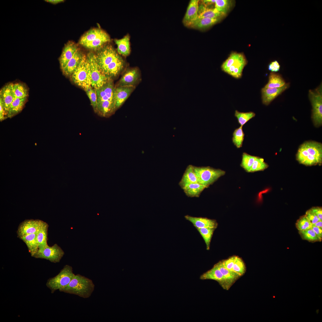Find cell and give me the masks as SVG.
Instances as JSON below:
<instances>
[{
	"instance_id": "cell-1",
	"label": "cell",
	"mask_w": 322,
	"mask_h": 322,
	"mask_svg": "<svg viewBox=\"0 0 322 322\" xmlns=\"http://www.w3.org/2000/svg\"><path fill=\"white\" fill-rule=\"evenodd\" d=\"M95 55L98 69L109 78L117 77L124 70V61L111 45H104Z\"/></svg>"
},
{
	"instance_id": "cell-6",
	"label": "cell",
	"mask_w": 322,
	"mask_h": 322,
	"mask_svg": "<svg viewBox=\"0 0 322 322\" xmlns=\"http://www.w3.org/2000/svg\"><path fill=\"white\" fill-rule=\"evenodd\" d=\"M193 169L198 182L208 187L225 174V171L209 166L196 167Z\"/></svg>"
},
{
	"instance_id": "cell-22",
	"label": "cell",
	"mask_w": 322,
	"mask_h": 322,
	"mask_svg": "<svg viewBox=\"0 0 322 322\" xmlns=\"http://www.w3.org/2000/svg\"><path fill=\"white\" fill-rule=\"evenodd\" d=\"M185 218L191 222L196 228L211 227L216 228L218 225L216 221L206 218L193 217L186 215Z\"/></svg>"
},
{
	"instance_id": "cell-31",
	"label": "cell",
	"mask_w": 322,
	"mask_h": 322,
	"mask_svg": "<svg viewBox=\"0 0 322 322\" xmlns=\"http://www.w3.org/2000/svg\"><path fill=\"white\" fill-rule=\"evenodd\" d=\"M27 99V97L23 98H16L11 105L8 112V117L11 118L21 112Z\"/></svg>"
},
{
	"instance_id": "cell-14",
	"label": "cell",
	"mask_w": 322,
	"mask_h": 322,
	"mask_svg": "<svg viewBox=\"0 0 322 322\" xmlns=\"http://www.w3.org/2000/svg\"><path fill=\"white\" fill-rule=\"evenodd\" d=\"M16 98L13 89V83L8 84L1 89L0 102L1 103L7 115L11 104Z\"/></svg>"
},
{
	"instance_id": "cell-37",
	"label": "cell",
	"mask_w": 322,
	"mask_h": 322,
	"mask_svg": "<svg viewBox=\"0 0 322 322\" xmlns=\"http://www.w3.org/2000/svg\"><path fill=\"white\" fill-rule=\"evenodd\" d=\"M13 89L16 98H23L27 97L28 95V89L23 83L13 84Z\"/></svg>"
},
{
	"instance_id": "cell-20",
	"label": "cell",
	"mask_w": 322,
	"mask_h": 322,
	"mask_svg": "<svg viewBox=\"0 0 322 322\" xmlns=\"http://www.w3.org/2000/svg\"><path fill=\"white\" fill-rule=\"evenodd\" d=\"M199 2L198 0H191L189 2L182 20L185 26L189 27L198 17Z\"/></svg>"
},
{
	"instance_id": "cell-2",
	"label": "cell",
	"mask_w": 322,
	"mask_h": 322,
	"mask_svg": "<svg viewBox=\"0 0 322 322\" xmlns=\"http://www.w3.org/2000/svg\"><path fill=\"white\" fill-rule=\"evenodd\" d=\"M115 86L112 79L101 87L95 89L97 95L96 112L100 116L107 117L116 111L114 104Z\"/></svg>"
},
{
	"instance_id": "cell-29",
	"label": "cell",
	"mask_w": 322,
	"mask_h": 322,
	"mask_svg": "<svg viewBox=\"0 0 322 322\" xmlns=\"http://www.w3.org/2000/svg\"><path fill=\"white\" fill-rule=\"evenodd\" d=\"M48 227V225L43 221L41 227L36 233L38 249L43 248L48 245L47 241Z\"/></svg>"
},
{
	"instance_id": "cell-7",
	"label": "cell",
	"mask_w": 322,
	"mask_h": 322,
	"mask_svg": "<svg viewBox=\"0 0 322 322\" xmlns=\"http://www.w3.org/2000/svg\"><path fill=\"white\" fill-rule=\"evenodd\" d=\"M322 85L314 90H310L309 97L312 106V119L315 126L322 124Z\"/></svg>"
},
{
	"instance_id": "cell-32",
	"label": "cell",
	"mask_w": 322,
	"mask_h": 322,
	"mask_svg": "<svg viewBox=\"0 0 322 322\" xmlns=\"http://www.w3.org/2000/svg\"><path fill=\"white\" fill-rule=\"evenodd\" d=\"M286 84L285 82L280 75L271 72L269 76V80L265 87L270 88H277L281 87Z\"/></svg>"
},
{
	"instance_id": "cell-30",
	"label": "cell",
	"mask_w": 322,
	"mask_h": 322,
	"mask_svg": "<svg viewBox=\"0 0 322 322\" xmlns=\"http://www.w3.org/2000/svg\"><path fill=\"white\" fill-rule=\"evenodd\" d=\"M208 188L198 182L193 183L185 187L183 189L186 195L189 197H199L201 192Z\"/></svg>"
},
{
	"instance_id": "cell-11",
	"label": "cell",
	"mask_w": 322,
	"mask_h": 322,
	"mask_svg": "<svg viewBox=\"0 0 322 322\" xmlns=\"http://www.w3.org/2000/svg\"><path fill=\"white\" fill-rule=\"evenodd\" d=\"M64 254L62 249L56 244L52 246L48 245L43 248L38 249L36 253L33 257L36 258L43 259L50 262H59Z\"/></svg>"
},
{
	"instance_id": "cell-25",
	"label": "cell",
	"mask_w": 322,
	"mask_h": 322,
	"mask_svg": "<svg viewBox=\"0 0 322 322\" xmlns=\"http://www.w3.org/2000/svg\"><path fill=\"white\" fill-rule=\"evenodd\" d=\"M220 19H214L198 17L189 27L199 30L210 27L217 23Z\"/></svg>"
},
{
	"instance_id": "cell-42",
	"label": "cell",
	"mask_w": 322,
	"mask_h": 322,
	"mask_svg": "<svg viewBox=\"0 0 322 322\" xmlns=\"http://www.w3.org/2000/svg\"><path fill=\"white\" fill-rule=\"evenodd\" d=\"M312 226L305 215L301 217L295 223V226L299 231H303L311 227Z\"/></svg>"
},
{
	"instance_id": "cell-9",
	"label": "cell",
	"mask_w": 322,
	"mask_h": 322,
	"mask_svg": "<svg viewBox=\"0 0 322 322\" xmlns=\"http://www.w3.org/2000/svg\"><path fill=\"white\" fill-rule=\"evenodd\" d=\"M71 76L73 81L84 90L91 86L90 72L85 55H84L78 66Z\"/></svg>"
},
{
	"instance_id": "cell-50",
	"label": "cell",
	"mask_w": 322,
	"mask_h": 322,
	"mask_svg": "<svg viewBox=\"0 0 322 322\" xmlns=\"http://www.w3.org/2000/svg\"><path fill=\"white\" fill-rule=\"evenodd\" d=\"M315 232L321 241L322 239V229L312 225L311 227Z\"/></svg>"
},
{
	"instance_id": "cell-47",
	"label": "cell",
	"mask_w": 322,
	"mask_h": 322,
	"mask_svg": "<svg viewBox=\"0 0 322 322\" xmlns=\"http://www.w3.org/2000/svg\"><path fill=\"white\" fill-rule=\"evenodd\" d=\"M280 66L278 62L275 61L271 62L268 65V68L269 70L272 72H275L279 71Z\"/></svg>"
},
{
	"instance_id": "cell-43",
	"label": "cell",
	"mask_w": 322,
	"mask_h": 322,
	"mask_svg": "<svg viewBox=\"0 0 322 322\" xmlns=\"http://www.w3.org/2000/svg\"><path fill=\"white\" fill-rule=\"evenodd\" d=\"M90 101L93 110L96 112L97 107V95L96 89L91 86L85 90Z\"/></svg>"
},
{
	"instance_id": "cell-8",
	"label": "cell",
	"mask_w": 322,
	"mask_h": 322,
	"mask_svg": "<svg viewBox=\"0 0 322 322\" xmlns=\"http://www.w3.org/2000/svg\"><path fill=\"white\" fill-rule=\"evenodd\" d=\"M86 57L90 72L91 86L95 89H98L111 79L104 75L99 70L95 54L89 52Z\"/></svg>"
},
{
	"instance_id": "cell-17",
	"label": "cell",
	"mask_w": 322,
	"mask_h": 322,
	"mask_svg": "<svg viewBox=\"0 0 322 322\" xmlns=\"http://www.w3.org/2000/svg\"><path fill=\"white\" fill-rule=\"evenodd\" d=\"M247 61L243 54L240 53L239 57L228 68L226 73L236 79L241 78L242 71Z\"/></svg>"
},
{
	"instance_id": "cell-46",
	"label": "cell",
	"mask_w": 322,
	"mask_h": 322,
	"mask_svg": "<svg viewBox=\"0 0 322 322\" xmlns=\"http://www.w3.org/2000/svg\"><path fill=\"white\" fill-rule=\"evenodd\" d=\"M236 256H233L222 261L224 266L227 269L233 271V267Z\"/></svg>"
},
{
	"instance_id": "cell-36",
	"label": "cell",
	"mask_w": 322,
	"mask_h": 322,
	"mask_svg": "<svg viewBox=\"0 0 322 322\" xmlns=\"http://www.w3.org/2000/svg\"><path fill=\"white\" fill-rule=\"evenodd\" d=\"M240 165L246 171L250 172L253 163L256 157L244 152Z\"/></svg>"
},
{
	"instance_id": "cell-35",
	"label": "cell",
	"mask_w": 322,
	"mask_h": 322,
	"mask_svg": "<svg viewBox=\"0 0 322 322\" xmlns=\"http://www.w3.org/2000/svg\"><path fill=\"white\" fill-rule=\"evenodd\" d=\"M255 115V113L252 112H241L237 110L235 111L234 114V115L237 119L239 123L242 126L254 117Z\"/></svg>"
},
{
	"instance_id": "cell-3",
	"label": "cell",
	"mask_w": 322,
	"mask_h": 322,
	"mask_svg": "<svg viewBox=\"0 0 322 322\" xmlns=\"http://www.w3.org/2000/svg\"><path fill=\"white\" fill-rule=\"evenodd\" d=\"M95 289V285L91 279L77 274L75 275L67 285L59 290L61 292L87 298L91 296Z\"/></svg>"
},
{
	"instance_id": "cell-15",
	"label": "cell",
	"mask_w": 322,
	"mask_h": 322,
	"mask_svg": "<svg viewBox=\"0 0 322 322\" xmlns=\"http://www.w3.org/2000/svg\"><path fill=\"white\" fill-rule=\"evenodd\" d=\"M289 83L283 86L277 88H270L265 87L261 89V99L263 104L269 105L278 96L280 95L289 86Z\"/></svg>"
},
{
	"instance_id": "cell-28",
	"label": "cell",
	"mask_w": 322,
	"mask_h": 322,
	"mask_svg": "<svg viewBox=\"0 0 322 322\" xmlns=\"http://www.w3.org/2000/svg\"><path fill=\"white\" fill-rule=\"evenodd\" d=\"M36 233H32L23 236L20 238L26 244L29 252L32 257L38 250V243L36 238Z\"/></svg>"
},
{
	"instance_id": "cell-5",
	"label": "cell",
	"mask_w": 322,
	"mask_h": 322,
	"mask_svg": "<svg viewBox=\"0 0 322 322\" xmlns=\"http://www.w3.org/2000/svg\"><path fill=\"white\" fill-rule=\"evenodd\" d=\"M75 275L72 267L66 265L57 275L47 280L46 286L50 290L51 293H54L56 290L67 285Z\"/></svg>"
},
{
	"instance_id": "cell-38",
	"label": "cell",
	"mask_w": 322,
	"mask_h": 322,
	"mask_svg": "<svg viewBox=\"0 0 322 322\" xmlns=\"http://www.w3.org/2000/svg\"><path fill=\"white\" fill-rule=\"evenodd\" d=\"M302 239L311 242H321L311 228L303 231H299Z\"/></svg>"
},
{
	"instance_id": "cell-10",
	"label": "cell",
	"mask_w": 322,
	"mask_h": 322,
	"mask_svg": "<svg viewBox=\"0 0 322 322\" xmlns=\"http://www.w3.org/2000/svg\"><path fill=\"white\" fill-rule=\"evenodd\" d=\"M307 155L314 157L322 160V144L314 141L306 142L303 143L298 149L297 160L302 164Z\"/></svg>"
},
{
	"instance_id": "cell-39",
	"label": "cell",
	"mask_w": 322,
	"mask_h": 322,
	"mask_svg": "<svg viewBox=\"0 0 322 322\" xmlns=\"http://www.w3.org/2000/svg\"><path fill=\"white\" fill-rule=\"evenodd\" d=\"M233 271L241 277L245 273L246 271L245 266L242 260L238 256L236 257L234 264Z\"/></svg>"
},
{
	"instance_id": "cell-40",
	"label": "cell",
	"mask_w": 322,
	"mask_h": 322,
	"mask_svg": "<svg viewBox=\"0 0 322 322\" xmlns=\"http://www.w3.org/2000/svg\"><path fill=\"white\" fill-rule=\"evenodd\" d=\"M215 8L219 12L225 15L228 10L230 1L227 0H216Z\"/></svg>"
},
{
	"instance_id": "cell-52",
	"label": "cell",
	"mask_w": 322,
	"mask_h": 322,
	"mask_svg": "<svg viewBox=\"0 0 322 322\" xmlns=\"http://www.w3.org/2000/svg\"><path fill=\"white\" fill-rule=\"evenodd\" d=\"M44 1L53 4H56L64 1L63 0H46Z\"/></svg>"
},
{
	"instance_id": "cell-49",
	"label": "cell",
	"mask_w": 322,
	"mask_h": 322,
	"mask_svg": "<svg viewBox=\"0 0 322 322\" xmlns=\"http://www.w3.org/2000/svg\"><path fill=\"white\" fill-rule=\"evenodd\" d=\"M7 117V114L4 109L1 103L0 102V121H1Z\"/></svg>"
},
{
	"instance_id": "cell-24",
	"label": "cell",
	"mask_w": 322,
	"mask_h": 322,
	"mask_svg": "<svg viewBox=\"0 0 322 322\" xmlns=\"http://www.w3.org/2000/svg\"><path fill=\"white\" fill-rule=\"evenodd\" d=\"M198 182L196 175L193 169V166L189 165L187 167L179 183V185L183 189L187 185L193 183Z\"/></svg>"
},
{
	"instance_id": "cell-13",
	"label": "cell",
	"mask_w": 322,
	"mask_h": 322,
	"mask_svg": "<svg viewBox=\"0 0 322 322\" xmlns=\"http://www.w3.org/2000/svg\"><path fill=\"white\" fill-rule=\"evenodd\" d=\"M43 221L38 219L26 220L18 226L17 236L20 237L30 234L36 233L41 227Z\"/></svg>"
},
{
	"instance_id": "cell-34",
	"label": "cell",
	"mask_w": 322,
	"mask_h": 322,
	"mask_svg": "<svg viewBox=\"0 0 322 322\" xmlns=\"http://www.w3.org/2000/svg\"><path fill=\"white\" fill-rule=\"evenodd\" d=\"M215 229L211 227L196 228L204 240L208 250L210 248L211 238Z\"/></svg>"
},
{
	"instance_id": "cell-12",
	"label": "cell",
	"mask_w": 322,
	"mask_h": 322,
	"mask_svg": "<svg viewBox=\"0 0 322 322\" xmlns=\"http://www.w3.org/2000/svg\"><path fill=\"white\" fill-rule=\"evenodd\" d=\"M140 80V75L138 68L135 67L128 69L125 71L116 87H136Z\"/></svg>"
},
{
	"instance_id": "cell-21",
	"label": "cell",
	"mask_w": 322,
	"mask_h": 322,
	"mask_svg": "<svg viewBox=\"0 0 322 322\" xmlns=\"http://www.w3.org/2000/svg\"><path fill=\"white\" fill-rule=\"evenodd\" d=\"M84 55L78 49L65 67L62 69L63 74L66 76H71L78 66Z\"/></svg>"
},
{
	"instance_id": "cell-16",
	"label": "cell",
	"mask_w": 322,
	"mask_h": 322,
	"mask_svg": "<svg viewBox=\"0 0 322 322\" xmlns=\"http://www.w3.org/2000/svg\"><path fill=\"white\" fill-rule=\"evenodd\" d=\"M135 87L133 86L115 87L114 98L116 110L123 104Z\"/></svg>"
},
{
	"instance_id": "cell-18",
	"label": "cell",
	"mask_w": 322,
	"mask_h": 322,
	"mask_svg": "<svg viewBox=\"0 0 322 322\" xmlns=\"http://www.w3.org/2000/svg\"><path fill=\"white\" fill-rule=\"evenodd\" d=\"M200 278L202 280L210 279L216 281L224 289L227 290L224 278L216 264L211 269L201 275Z\"/></svg>"
},
{
	"instance_id": "cell-4",
	"label": "cell",
	"mask_w": 322,
	"mask_h": 322,
	"mask_svg": "<svg viewBox=\"0 0 322 322\" xmlns=\"http://www.w3.org/2000/svg\"><path fill=\"white\" fill-rule=\"evenodd\" d=\"M110 40L109 36L105 31L96 28L85 33L80 38L79 43L87 48L95 50L99 49Z\"/></svg>"
},
{
	"instance_id": "cell-19",
	"label": "cell",
	"mask_w": 322,
	"mask_h": 322,
	"mask_svg": "<svg viewBox=\"0 0 322 322\" xmlns=\"http://www.w3.org/2000/svg\"><path fill=\"white\" fill-rule=\"evenodd\" d=\"M78 49L77 45L72 42H68L65 45L59 58L61 69L65 67Z\"/></svg>"
},
{
	"instance_id": "cell-27",
	"label": "cell",
	"mask_w": 322,
	"mask_h": 322,
	"mask_svg": "<svg viewBox=\"0 0 322 322\" xmlns=\"http://www.w3.org/2000/svg\"><path fill=\"white\" fill-rule=\"evenodd\" d=\"M114 41L117 46V52L119 54L126 57L130 54L131 48L129 35H126L120 39H115Z\"/></svg>"
},
{
	"instance_id": "cell-51",
	"label": "cell",
	"mask_w": 322,
	"mask_h": 322,
	"mask_svg": "<svg viewBox=\"0 0 322 322\" xmlns=\"http://www.w3.org/2000/svg\"><path fill=\"white\" fill-rule=\"evenodd\" d=\"M216 0H205L201 1L202 3L205 6L207 7L208 5L215 3Z\"/></svg>"
},
{
	"instance_id": "cell-23",
	"label": "cell",
	"mask_w": 322,
	"mask_h": 322,
	"mask_svg": "<svg viewBox=\"0 0 322 322\" xmlns=\"http://www.w3.org/2000/svg\"><path fill=\"white\" fill-rule=\"evenodd\" d=\"M222 274L226 282L227 290H228L240 276L233 271L225 268L222 261L216 264Z\"/></svg>"
},
{
	"instance_id": "cell-33",
	"label": "cell",
	"mask_w": 322,
	"mask_h": 322,
	"mask_svg": "<svg viewBox=\"0 0 322 322\" xmlns=\"http://www.w3.org/2000/svg\"><path fill=\"white\" fill-rule=\"evenodd\" d=\"M242 127L240 126L239 127L236 129L233 134L232 142L238 148L242 147L244 139L245 134L243 130Z\"/></svg>"
},
{
	"instance_id": "cell-41",
	"label": "cell",
	"mask_w": 322,
	"mask_h": 322,
	"mask_svg": "<svg viewBox=\"0 0 322 322\" xmlns=\"http://www.w3.org/2000/svg\"><path fill=\"white\" fill-rule=\"evenodd\" d=\"M268 167V165L264 161L263 158L256 157L252 165L250 172L263 171Z\"/></svg>"
},
{
	"instance_id": "cell-45",
	"label": "cell",
	"mask_w": 322,
	"mask_h": 322,
	"mask_svg": "<svg viewBox=\"0 0 322 322\" xmlns=\"http://www.w3.org/2000/svg\"><path fill=\"white\" fill-rule=\"evenodd\" d=\"M305 215L312 225L320 220L311 209L306 211Z\"/></svg>"
},
{
	"instance_id": "cell-26",
	"label": "cell",
	"mask_w": 322,
	"mask_h": 322,
	"mask_svg": "<svg viewBox=\"0 0 322 322\" xmlns=\"http://www.w3.org/2000/svg\"><path fill=\"white\" fill-rule=\"evenodd\" d=\"M224 16L218 12L215 8L206 7L202 3L199 4L198 17L214 19H220Z\"/></svg>"
},
{
	"instance_id": "cell-44",
	"label": "cell",
	"mask_w": 322,
	"mask_h": 322,
	"mask_svg": "<svg viewBox=\"0 0 322 322\" xmlns=\"http://www.w3.org/2000/svg\"><path fill=\"white\" fill-rule=\"evenodd\" d=\"M240 54V53L236 52L231 53L228 58L222 64L221 68L222 71L226 73L228 68L239 57Z\"/></svg>"
},
{
	"instance_id": "cell-48",
	"label": "cell",
	"mask_w": 322,
	"mask_h": 322,
	"mask_svg": "<svg viewBox=\"0 0 322 322\" xmlns=\"http://www.w3.org/2000/svg\"><path fill=\"white\" fill-rule=\"evenodd\" d=\"M318 217L320 220L322 221V209L321 207H317L310 209Z\"/></svg>"
},
{
	"instance_id": "cell-53",
	"label": "cell",
	"mask_w": 322,
	"mask_h": 322,
	"mask_svg": "<svg viewBox=\"0 0 322 322\" xmlns=\"http://www.w3.org/2000/svg\"><path fill=\"white\" fill-rule=\"evenodd\" d=\"M313 225L322 229V221L320 220Z\"/></svg>"
}]
</instances>
